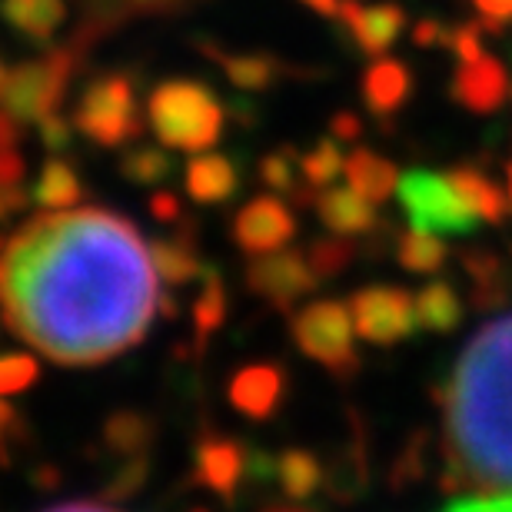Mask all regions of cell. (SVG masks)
I'll return each mask as SVG.
<instances>
[{"label":"cell","mask_w":512,"mask_h":512,"mask_svg":"<svg viewBox=\"0 0 512 512\" xmlns=\"http://www.w3.org/2000/svg\"><path fill=\"white\" fill-rule=\"evenodd\" d=\"M306 256H310L313 273L320 276V280H326V276H336L346 270V263L353 260V243H346V237H336L333 233V237L316 240Z\"/></svg>","instance_id":"33"},{"label":"cell","mask_w":512,"mask_h":512,"mask_svg":"<svg viewBox=\"0 0 512 512\" xmlns=\"http://www.w3.org/2000/svg\"><path fill=\"white\" fill-rule=\"evenodd\" d=\"M150 243L104 207L44 210L0 233V310L10 333L64 366H97L147 336L160 306Z\"/></svg>","instance_id":"1"},{"label":"cell","mask_w":512,"mask_h":512,"mask_svg":"<svg viewBox=\"0 0 512 512\" xmlns=\"http://www.w3.org/2000/svg\"><path fill=\"white\" fill-rule=\"evenodd\" d=\"M84 200V183H80V173L74 170V163L64 160L60 153H54L40 177L34 183V203L44 210H70Z\"/></svg>","instance_id":"22"},{"label":"cell","mask_w":512,"mask_h":512,"mask_svg":"<svg viewBox=\"0 0 512 512\" xmlns=\"http://www.w3.org/2000/svg\"><path fill=\"white\" fill-rule=\"evenodd\" d=\"M150 213L160 223H180L183 220L177 193H170V190H157V193H153V197H150Z\"/></svg>","instance_id":"39"},{"label":"cell","mask_w":512,"mask_h":512,"mask_svg":"<svg viewBox=\"0 0 512 512\" xmlns=\"http://www.w3.org/2000/svg\"><path fill=\"white\" fill-rule=\"evenodd\" d=\"M247 286L260 300L276 310H290L296 300L310 296L320 286V276L313 273L310 256L300 250H276L263 253L247 266Z\"/></svg>","instance_id":"9"},{"label":"cell","mask_w":512,"mask_h":512,"mask_svg":"<svg viewBox=\"0 0 512 512\" xmlns=\"http://www.w3.org/2000/svg\"><path fill=\"white\" fill-rule=\"evenodd\" d=\"M293 343L300 346L310 360L326 366L336 376H346L360 366L356 356V323L350 313V303L336 300H316L303 306L290 323Z\"/></svg>","instance_id":"7"},{"label":"cell","mask_w":512,"mask_h":512,"mask_svg":"<svg viewBox=\"0 0 512 512\" xmlns=\"http://www.w3.org/2000/svg\"><path fill=\"white\" fill-rule=\"evenodd\" d=\"M343 173L346 183L373 203L389 200L399 187V170L373 150H353L343 163Z\"/></svg>","instance_id":"21"},{"label":"cell","mask_w":512,"mask_h":512,"mask_svg":"<svg viewBox=\"0 0 512 512\" xmlns=\"http://www.w3.org/2000/svg\"><path fill=\"white\" fill-rule=\"evenodd\" d=\"M247 476H250V453L237 439L217 433H203L197 439V449H193V479L200 486L213 489L220 499L233 503L240 483Z\"/></svg>","instance_id":"11"},{"label":"cell","mask_w":512,"mask_h":512,"mask_svg":"<svg viewBox=\"0 0 512 512\" xmlns=\"http://www.w3.org/2000/svg\"><path fill=\"white\" fill-rule=\"evenodd\" d=\"M336 17H340V24H346L356 47L366 57H383L406 30V10L393 0H383V4L373 7H363L360 0H340Z\"/></svg>","instance_id":"12"},{"label":"cell","mask_w":512,"mask_h":512,"mask_svg":"<svg viewBox=\"0 0 512 512\" xmlns=\"http://www.w3.org/2000/svg\"><path fill=\"white\" fill-rule=\"evenodd\" d=\"M150 256H153L157 273L170 286H187L207 270L197 256V233H193V223H183L180 233H173V237L150 240Z\"/></svg>","instance_id":"19"},{"label":"cell","mask_w":512,"mask_h":512,"mask_svg":"<svg viewBox=\"0 0 512 512\" xmlns=\"http://www.w3.org/2000/svg\"><path fill=\"white\" fill-rule=\"evenodd\" d=\"M34 486L40 489H57L60 486V473L54 466H40L37 473H34Z\"/></svg>","instance_id":"45"},{"label":"cell","mask_w":512,"mask_h":512,"mask_svg":"<svg viewBox=\"0 0 512 512\" xmlns=\"http://www.w3.org/2000/svg\"><path fill=\"white\" fill-rule=\"evenodd\" d=\"M14 419H17L14 406H10V403H4V399H0V429L10 426V423H14Z\"/></svg>","instance_id":"49"},{"label":"cell","mask_w":512,"mask_h":512,"mask_svg":"<svg viewBox=\"0 0 512 512\" xmlns=\"http://www.w3.org/2000/svg\"><path fill=\"white\" fill-rule=\"evenodd\" d=\"M4 80H7V70H4V64H0V94H4Z\"/></svg>","instance_id":"50"},{"label":"cell","mask_w":512,"mask_h":512,"mask_svg":"<svg viewBox=\"0 0 512 512\" xmlns=\"http://www.w3.org/2000/svg\"><path fill=\"white\" fill-rule=\"evenodd\" d=\"M4 24L30 44H47L67 17L64 0H0Z\"/></svg>","instance_id":"20"},{"label":"cell","mask_w":512,"mask_h":512,"mask_svg":"<svg viewBox=\"0 0 512 512\" xmlns=\"http://www.w3.org/2000/svg\"><path fill=\"white\" fill-rule=\"evenodd\" d=\"M130 7V14H167V10H177L190 0H124Z\"/></svg>","instance_id":"42"},{"label":"cell","mask_w":512,"mask_h":512,"mask_svg":"<svg viewBox=\"0 0 512 512\" xmlns=\"http://www.w3.org/2000/svg\"><path fill=\"white\" fill-rule=\"evenodd\" d=\"M396 260L409 273H436L446 263V243L436 233L413 227L396 240Z\"/></svg>","instance_id":"29"},{"label":"cell","mask_w":512,"mask_h":512,"mask_svg":"<svg viewBox=\"0 0 512 512\" xmlns=\"http://www.w3.org/2000/svg\"><path fill=\"white\" fill-rule=\"evenodd\" d=\"M147 473H150V463L147 456H127V463L117 469L114 479L104 486V499L107 503H124V499H133L147 486Z\"/></svg>","instance_id":"34"},{"label":"cell","mask_w":512,"mask_h":512,"mask_svg":"<svg viewBox=\"0 0 512 512\" xmlns=\"http://www.w3.org/2000/svg\"><path fill=\"white\" fill-rule=\"evenodd\" d=\"M330 130H333V137L336 140H356L363 133V124H360V117L356 114H336L333 120H330Z\"/></svg>","instance_id":"41"},{"label":"cell","mask_w":512,"mask_h":512,"mask_svg":"<svg viewBox=\"0 0 512 512\" xmlns=\"http://www.w3.org/2000/svg\"><path fill=\"white\" fill-rule=\"evenodd\" d=\"M343 153L340 147H336V137H323L320 143H316L313 150L303 153V177L306 183L320 193L323 187H330V183L336 180V173H343Z\"/></svg>","instance_id":"32"},{"label":"cell","mask_w":512,"mask_h":512,"mask_svg":"<svg viewBox=\"0 0 512 512\" xmlns=\"http://www.w3.org/2000/svg\"><path fill=\"white\" fill-rule=\"evenodd\" d=\"M37 133H40V143L47 147V153H64L70 147V137H74V130L64 117L57 114H47L44 120H37Z\"/></svg>","instance_id":"37"},{"label":"cell","mask_w":512,"mask_h":512,"mask_svg":"<svg viewBox=\"0 0 512 512\" xmlns=\"http://www.w3.org/2000/svg\"><path fill=\"white\" fill-rule=\"evenodd\" d=\"M74 127L100 147H124L143 133V110L130 74L94 77L74 107Z\"/></svg>","instance_id":"5"},{"label":"cell","mask_w":512,"mask_h":512,"mask_svg":"<svg viewBox=\"0 0 512 512\" xmlns=\"http://www.w3.org/2000/svg\"><path fill=\"white\" fill-rule=\"evenodd\" d=\"M27 163L17 147L0 150V197H4L7 213L24 210L34 200V190H27Z\"/></svg>","instance_id":"31"},{"label":"cell","mask_w":512,"mask_h":512,"mask_svg":"<svg viewBox=\"0 0 512 512\" xmlns=\"http://www.w3.org/2000/svg\"><path fill=\"white\" fill-rule=\"evenodd\" d=\"M483 20H463V24L449 27L443 34V47L453 54L459 64H473V60L483 57Z\"/></svg>","instance_id":"35"},{"label":"cell","mask_w":512,"mask_h":512,"mask_svg":"<svg viewBox=\"0 0 512 512\" xmlns=\"http://www.w3.org/2000/svg\"><path fill=\"white\" fill-rule=\"evenodd\" d=\"M506 173H509V203H512V163H509V170H506Z\"/></svg>","instance_id":"51"},{"label":"cell","mask_w":512,"mask_h":512,"mask_svg":"<svg viewBox=\"0 0 512 512\" xmlns=\"http://www.w3.org/2000/svg\"><path fill=\"white\" fill-rule=\"evenodd\" d=\"M177 170V163L167 150L160 147H137L124 153L120 160V177L127 183H137V187H157V183H167Z\"/></svg>","instance_id":"30"},{"label":"cell","mask_w":512,"mask_h":512,"mask_svg":"<svg viewBox=\"0 0 512 512\" xmlns=\"http://www.w3.org/2000/svg\"><path fill=\"white\" fill-rule=\"evenodd\" d=\"M443 34L446 30L436 24V20H419L416 30H413V40L419 47H433V44H443Z\"/></svg>","instance_id":"43"},{"label":"cell","mask_w":512,"mask_h":512,"mask_svg":"<svg viewBox=\"0 0 512 512\" xmlns=\"http://www.w3.org/2000/svg\"><path fill=\"white\" fill-rule=\"evenodd\" d=\"M446 512H512V493L473 496V499H463V503H453Z\"/></svg>","instance_id":"38"},{"label":"cell","mask_w":512,"mask_h":512,"mask_svg":"<svg viewBox=\"0 0 512 512\" xmlns=\"http://www.w3.org/2000/svg\"><path fill=\"white\" fill-rule=\"evenodd\" d=\"M4 213H7V207H4V197H0V217H4Z\"/></svg>","instance_id":"52"},{"label":"cell","mask_w":512,"mask_h":512,"mask_svg":"<svg viewBox=\"0 0 512 512\" xmlns=\"http://www.w3.org/2000/svg\"><path fill=\"white\" fill-rule=\"evenodd\" d=\"M399 207L416 230L436 233V237H463L473 233L479 223L476 210L463 200L449 173L436 170H409L399 177L396 187Z\"/></svg>","instance_id":"6"},{"label":"cell","mask_w":512,"mask_h":512,"mask_svg":"<svg viewBox=\"0 0 512 512\" xmlns=\"http://www.w3.org/2000/svg\"><path fill=\"white\" fill-rule=\"evenodd\" d=\"M449 177H453L456 190L463 193V200L476 210L479 220H483V223H503L506 220V213H509L506 193L499 190L483 170H476V167H456V170H449Z\"/></svg>","instance_id":"24"},{"label":"cell","mask_w":512,"mask_h":512,"mask_svg":"<svg viewBox=\"0 0 512 512\" xmlns=\"http://www.w3.org/2000/svg\"><path fill=\"white\" fill-rule=\"evenodd\" d=\"M260 512H316V509H310L306 503H276V506H266V509H260Z\"/></svg>","instance_id":"48"},{"label":"cell","mask_w":512,"mask_h":512,"mask_svg":"<svg viewBox=\"0 0 512 512\" xmlns=\"http://www.w3.org/2000/svg\"><path fill=\"white\" fill-rule=\"evenodd\" d=\"M260 180L266 187H273L276 193H286L293 203L316 200V190L303 177V153H296L293 147H280V150L266 153L260 160Z\"/></svg>","instance_id":"23"},{"label":"cell","mask_w":512,"mask_h":512,"mask_svg":"<svg viewBox=\"0 0 512 512\" xmlns=\"http://www.w3.org/2000/svg\"><path fill=\"white\" fill-rule=\"evenodd\" d=\"M506 94H509V74L503 60L486 54L473 60V64L459 67L453 84H449L453 104L473 110V114H493V110L503 107Z\"/></svg>","instance_id":"13"},{"label":"cell","mask_w":512,"mask_h":512,"mask_svg":"<svg viewBox=\"0 0 512 512\" xmlns=\"http://www.w3.org/2000/svg\"><path fill=\"white\" fill-rule=\"evenodd\" d=\"M200 280L203 290L197 296V303H193V336H197V350L203 353L210 336L227 323V286H223L220 273L213 266L203 270Z\"/></svg>","instance_id":"28"},{"label":"cell","mask_w":512,"mask_h":512,"mask_svg":"<svg viewBox=\"0 0 512 512\" xmlns=\"http://www.w3.org/2000/svg\"><path fill=\"white\" fill-rule=\"evenodd\" d=\"M316 217L336 237H363L380 227V213H376L373 200H366L363 193L353 187H323L313 200Z\"/></svg>","instance_id":"15"},{"label":"cell","mask_w":512,"mask_h":512,"mask_svg":"<svg viewBox=\"0 0 512 512\" xmlns=\"http://www.w3.org/2000/svg\"><path fill=\"white\" fill-rule=\"evenodd\" d=\"M276 479H280V489L286 496L296 499V503H306L323 486V463L310 449H286L276 459Z\"/></svg>","instance_id":"27"},{"label":"cell","mask_w":512,"mask_h":512,"mask_svg":"<svg viewBox=\"0 0 512 512\" xmlns=\"http://www.w3.org/2000/svg\"><path fill=\"white\" fill-rule=\"evenodd\" d=\"M439 406L449 473L463 486L512 493V316L469 340Z\"/></svg>","instance_id":"2"},{"label":"cell","mask_w":512,"mask_h":512,"mask_svg":"<svg viewBox=\"0 0 512 512\" xmlns=\"http://www.w3.org/2000/svg\"><path fill=\"white\" fill-rule=\"evenodd\" d=\"M413 94V74L403 60L396 57H376L363 74V100L373 117H393L399 107Z\"/></svg>","instance_id":"17"},{"label":"cell","mask_w":512,"mask_h":512,"mask_svg":"<svg viewBox=\"0 0 512 512\" xmlns=\"http://www.w3.org/2000/svg\"><path fill=\"white\" fill-rule=\"evenodd\" d=\"M300 4L313 7L316 14H323V17H333L336 10H340V0H300Z\"/></svg>","instance_id":"47"},{"label":"cell","mask_w":512,"mask_h":512,"mask_svg":"<svg viewBox=\"0 0 512 512\" xmlns=\"http://www.w3.org/2000/svg\"><path fill=\"white\" fill-rule=\"evenodd\" d=\"M203 54H207L213 64H217L223 74L230 77L233 87L240 90H266L273 87L283 74V60L276 54H266V50H247V54H233V50H223L217 44H200Z\"/></svg>","instance_id":"18"},{"label":"cell","mask_w":512,"mask_h":512,"mask_svg":"<svg viewBox=\"0 0 512 512\" xmlns=\"http://www.w3.org/2000/svg\"><path fill=\"white\" fill-rule=\"evenodd\" d=\"M350 313L356 333L366 343L393 346L416 333V300L403 286H366L350 296Z\"/></svg>","instance_id":"8"},{"label":"cell","mask_w":512,"mask_h":512,"mask_svg":"<svg viewBox=\"0 0 512 512\" xmlns=\"http://www.w3.org/2000/svg\"><path fill=\"white\" fill-rule=\"evenodd\" d=\"M183 187L193 203L203 207H217L227 203L240 190V167L237 160L223 157V153H193L187 170H183Z\"/></svg>","instance_id":"16"},{"label":"cell","mask_w":512,"mask_h":512,"mask_svg":"<svg viewBox=\"0 0 512 512\" xmlns=\"http://www.w3.org/2000/svg\"><path fill=\"white\" fill-rule=\"evenodd\" d=\"M190 512H210L207 506H197V509H190Z\"/></svg>","instance_id":"53"},{"label":"cell","mask_w":512,"mask_h":512,"mask_svg":"<svg viewBox=\"0 0 512 512\" xmlns=\"http://www.w3.org/2000/svg\"><path fill=\"white\" fill-rule=\"evenodd\" d=\"M147 120L170 150L203 153L223 137L227 110L217 90L203 80H163L147 97Z\"/></svg>","instance_id":"3"},{"label":"cell","mask_w":512,"mask_h":512,"mask_svg":"<svg viewBox=\"0 0 512 512\" xmlns=\"http://www.w3.org/2000/svg\"><path fill=\"white\" fill-rule=\"evenodd\" d=\"M24 140V120L14 117L10 110L0 107V150H10Z\"/></svg>","instance_id":"40"},{"label":"cell","mask_w":512,"mask_h":512,"mask_svg":"<svg viewBox=\"0 0 512 512\" xmlns=\"http://www.w3.org/2000/svg\"><path fill=\"white\" fill-rule=\"evenodd\" d=\"M84 47L87 44L74 40V44H67V47H50L47 54L10 67L4 80V94H0L4 110H10V114L20 117L24 124H34V120H44L47 114H54V110L64 104V94L80 67Z\"/></svg>","instance_id":"4"},{"label":"cell","mask_w":512,"mask_h":512,"mask_svg":"<svg viewBox=\"0 0 512 512\" xmlns=\"http://www.w3.org/2000/svg\"><path fill=\"white\" fill-rule=\"evenodd\" d=\"M47 512H120V509L104 506V503H67V506H54Z\"/></svg>","instance_id":"46"},{"label":"cell","mask_w":512,"mask_h":512,"mask_svg":"<svg viewBox=\"0 0 512 512\" xmlns=\"http://www.w3.org/2000/svg\"><path fill=\"white\" fill-rule=\"evenodd\" d=\"M416 320L429 333H449L463 320V300L449 283H429L416 296Z\"/></svg>","instance_id":"25"},{"label":"cell","mask_w":512,"mask_h":512,"mask_svg":"<svg viewBox=\"0 0 512 512\" xmlns=\"http://www.w3.org/2000/svg\"><path fill=\"white\" fill-rule=\"evenodd\" d=\"M157 436V426L137 409H120L104 423V446L120 456H147Z\"/></svg>","instance_id":"26"},{"label":"cell","mask_w":512,"mask_h":512,"mask_svg":"<svg viewBox=\"0 0 512 512\" xmlns=\"http://www.w3.org/2000/svg\"><path fill=\"white\" fill-rule=\"evenodd\" d=\"M286 396V373L276 363H250L230 380V403L250 419H270Z\"/></svg>","instance_id":"14"},{"label":"cell","mask_w":512,"mask_h":512,"mask_svg":"<svg viewBox=\"0 0 512 512\" xmlns=\"http://www.w3.org/2000/svg\"><path fill=\"white\" fill-rule=\"evenodd\" d=\"M40 376V366L34 356L27 353H7L0 356V396L20 393Z\"/></svg>","instance_id":"36"},{"label":"cell","mask_w":512,"mask_h":512,"mask_svg":"<svg viewBox=\"0 0 512 512\" xmlns=\"http://www.w3.org/2000/svg\"><path fill=\"white\" fill-rule=\"evenodd\" d=\"M476 10L483 17H493V20H509L512 17V0H473Z\"/></svg>","instance_id":"44"},{"label":"cell","mask_w":512,"mask_h":512,"mask_svg":"<svg viewBox=\"0 0 512 512\" xmlns=\"http://www.w3.org/2000/svg\"><path fill=\"white\" fill-rule=\"evenodd\" d=\"M296 237V217L290 203L280 197H253L237 217H233V240L250 256L286 250V243Z\"/></svg>","instance_id":"10"}]
</instances>
